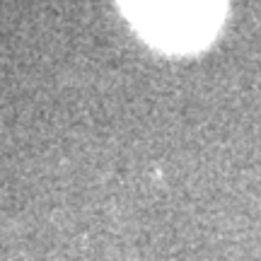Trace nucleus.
<instances>
[{"label": "nucleus", "mask_w": 261, "mask_h": 261, "mask_svg": "<svg viewBox=\"0 0 261 261\" xmlns=\"http://www.w3.org/2000/svg\"><path fill=\"white\" fill-rule=\"evenodd\" d=\"M143 37L167 51L201 46L223 15V0H121Z\"/></svg>", "instance_id": "1"}]
</instances>
